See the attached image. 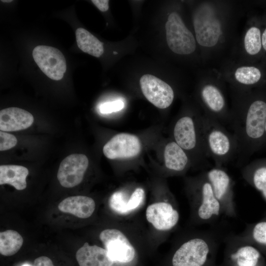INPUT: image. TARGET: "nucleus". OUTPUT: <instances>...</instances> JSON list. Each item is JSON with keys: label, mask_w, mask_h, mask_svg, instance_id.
<instances>
[{"label": "nucleus", "mask_w": 266, "mask_h": 266, "mask_svg": "<svg viewBox=\"0 0 266 266\" xmlns=\"http://www.w3.org/2000/svg\"><path fill=\"white\" fill-rule=\"evenodd\" d=\"M231 113L230 126L237 143L236 164L242 167L264 147L266 122V96L259 95Z\"/></svg>", "instance_id": "1"}, {"label": "nucleus", "mask_w": 266, "mask_h": 266, "mask_svg": "<svg viewBox=\"0 0 266 266\" xmlns=\"http://www.w3.org/2000/svg\"><path fill=\"white\" fill-rule=\"evenodd\" d=\"M200 124L205 153L213 161L214 166L223 167L236 159L237 143L233 133L205 114L200 116Z\"/></svg>", "instance_id": "2"}, {"label": "nucleus", "mask_w": 266, "mask_h": 266, "mask_svg": "<svg viewBox=\"0 0 266 266\" xmlns=\"http://www.w3.org/2000/svg\"><path fill=\"white\" fill-rule=\"evenodd\" d=\"M219 245L217 234L203 231L185 240L174 252L172 266H215Z\"/></svg>", "instance_id": "3"}, {"label": "nucleus", "mask_w": 266, "mask_h": 266, "mask_svg": "<svg viewBox=\"0 0 266 266\" xmlns=\"http://www.w3.org/2000/svg\"><path fill=\"white\" fill-rule=\"evenodd\" d=\"M200 118V115H190L180 117L173 126L172 134L174 141L188 155L191 154L195 162L205 170L210 165L203 144Z\"/></svg>", "instance_id": "4"}, {"label": "nucleus", "mask_w": 266, "mask_h": 266, "mask_svg": "<svg viewBox=\"0 0 266 266\" xmlns=\"http://www.w3.org/2000/svg\"><path fill=\"white\" fill-rule=\"evenodd\" d=\"M191 185L196 220L203 224L217 220L223 214V210L204 172L191 180Z\"/></svg>", "instance_id": "5"}, {"label": "nucleus", "mask_w": 266, "mask_h": 266, "mask_svg": "<svg viewBox=\"0 0 266 266\" xmlns=\"http://www.w3.org/2000/svg\"><path fill=\"white\" fill-rule=\"evenodd\" d=\"M203 171L221 204L223 214L231 217H236L237 212L234 200L233 183L229 173L224 167L216 166Z\"/></svg>", "instance_id": "6"}, {"label": "nucleus", "mask_w": 266, "mask_h": 266, "mask_svg": "<svg viewBox=\"0 0 266 266\" xmlns=\"http://www.w3.org/2000/svg\"><path fill=\"white\" fill-rule=\"evenodd\" d=\"M165 28L167 44L173 52L188 55L195 51V38L177 13L173 12L169 14Z\"/></svg>", "instance_id": "7"}, {"label": "nucleus", "mask_w": 266, "mask_h": 266, "mask_svg": "<svg viewBox=\"0 0 266 266\" xmlns=\"http://www.w3.org/2000/svg\"><path fill=\"white\" fill-rule=\"evenodd\" d=\"M193 24L198 43L201 46L211 47L218 43L222 33L221 23L208 6H202L196 12Z\"/></svg>", "instance_id": "8"}, {"label": "nucleus", "mask_w": 266, "mask_h": 266, "mask_svg": "<svg viewBox=\"0 0 266 266\" xmlns=\"http://www.w3.org/2000/svg\"><path fill=\"white\" fill-rule=\"evenodd\" d=\"M33 56L39 68L49 78L57 81L63 78L66 71V61L59 49L38 45L33 49Z\"/></svg>", "instance_id": "9"}, {"label": "nucleus", "mask_w": 266, "mask_h": 266, "mask_svg": "<svg viewBox=\"0 0 266 266\" xmlns=\"http://www.w3.org/2000/svg\"><path fill=\"white\" fill-rule=\"evenodd\" d=\"M100 238L114 262L128 263L134 259L135 251L133 246L119 230H104L100 233Z\"/></svg>", "instance_id": "10"}, {"label": "nucleus", "mask_w": 266, "mask_h": 266, "mask_svg": "<svg viewBox=\"0 0 266 266\" xmlns=\"http://www.w3.org/2000/svg\"><path fill=\"white\" fill-rule=\"evenodd\" d=\"M226 253L232 266H257L261 256L257 247L239 235L228 238Z\"/></svg>", "instance_id": "11"}, {"label": "nucleus", "mask_w": 266, "mask_h": 266, "mask_svg": "<svg viewBox=\"0 0 266 266\" xmlns=\"http://www.w3.org/2000/svg\"><path fill=\"white\" fill-rule=\"evenodd\" d=\"M141 91L146 99L160 109L168 107L172 103L174 94L167 83L159 78L149 74L140 79Z\"/></svg>", "instance_id": "12"}, {"label": "nucleus", "mask_w": 266, "mask_h": 266, "mask_svg": "<svg viewBox=\"0 0 266 266\" xmlns=\"http://www.w3.org/2000/svg\"><path fill=\"white\" fill-rule=\"evenodd\" d=\"M200 97L206 110L205 114L225 127L230 126L231 113L227 112L224 96L219 88L211 84L204 85Z\"/></svg>", "instance_id": "13"}, {"label": "nucleus", "mask_w": 266, "mask_h": 266, "mask_svg": "<svg viewBox=\"0 0 266 266\" xmlns=\"http://www.w3.org/2000/svg\"><path fill=\"white\" fill-rule=\"evenodd\" d=\"M89 160L82 154H73L65 158L61 163L57 173L60 184L65 188H72L82 181L88 168Z\"/></svg>", "instance_id": "14"}, {"label": "nucleus", "mask_w": 266, "mask_h": 266, "mask_svg": "<svg viewBox=\"0 0 266 266\" xmlns=\"http://www.w3.org/2000/svg\"><path fill=\"white\" fill-rule=\"evenodd\" d=\"M141 144L135 135L120 133L113 136L103 146V153L109 159H128L137 156Z\"/></svg>", "instance_id": "15"}, {"label": "nucleus", "mask_w": 266, "mask_h": 266, "mask_svg": "<svg viewBox=\"0 0 266 266\" xmlns=\"http://www.w3.org/2000/svg\"><path fill=\"white\" fill-rule=\"evenodd\" d=\"M146 217L155 229L168 231L177 225L179 214L170 202L161 201L149 205L146 210Z\"/></svg>", "instance_id": "16"}, {"label": "nucleus", "mask_w": 266, "mask_h": 266, "mask_svg": "<svg viewBox=\"0 0 266 266\" xmlns=\"http://www.w3.org/2000/svg\"><path fill=\"white\" fill-rule=\"evenodd\" d=\"M33 115L17 107L4 108L0 111V130L3 132H14L26 129L33 122Z\"/></svg>", "instance_id": "17"}, {"label": "nucleus", "mask_w": 266, "mask_h": 266, "mask_svg": "<svg viewBox=\"0 0 266 266\" xmlns=\"http://www.w3.org/2000/svg\"><path fill=\"white\" fill-rule=\"evenodd\" d=\"M243 178L258 191L266 201V158L248 163L241 170Z\"/></svg>", "instance_id": "18"}, {"label": "nucleus", "mask_w": 266, "mask_h": 266, "mask_svg": "<svg viewBox=\"0 0 266 266\" xmlns=\"http://www.w3.org/2000/svg\"><path fill=\"white\" fill-rule=\"evenodd\" d=\"M76 259L79 266H112L114 262L105 249L87 242L77 250Z\"/></svg>", "instance_id": "19"}, {"label": "nucleus", "mask_w": 266, "mask_h": 266, "mask_svg": "<svg viewBox=\"0 0 266 266\" xmlns=\"http://www.w3.org/2000/svg\"><path fill=\"white\" fill-rule=\"evenodd\" d=\"M145 192L141 188H136L128 198L122 191L114 193L109 200L110 208L116 212L125 214L137 208L142 203Z\"/></svg>", "instance_id": "20"}, {"label": "nucleus", "mask_w": 266, "mask_h": 266, "mask_svg": "<svg viewBox=\"0 0 266 266\" xmlns=\"http://www.w3.org/2000/svg\"><path fill=\"white\" fill-rule=\"evenodd\" d=\"M95 207L96 204L94 200L84 196L66 198L58 205V208L60 211L84 219L92 215Z\"/></svg>", "instance_id": "21"}, {"label": "nucleus", "mask_w": 266, "mask_h": 266, "mask_svg": "<svg viewBox=\"0 0 266 266\" xmlns=\"http://www.w3.org/2000/svg\"><path fill=\"white\" fill-rule=\"evenodd\" d=\"M164 158L166 168L177 173L185 170L190 163L188 154L174 140L168 142L166 145Z\"/></svg>", "instance_id": "22"}, {"label": "nucleus", "mask_w": 266, "mask_h": 266, "mask_svg": "<svg viewBox=\"0 0 266 266\" xmlns=\"http://www.w3.org/2000/svg\"><path fill=\"white\" fill-rule=\"evenodd\" d=\"M29 174L27 168L18 165L0 166V185L5 184L13 186L18 190L27 187L26 178Z\"/></svg>", "instance_id": "23"}, {"label": "nucleus", "mask_w": 266, "mask_h": 266, "mask_svg": "<svg viewBox=\"0 0 266 266\" xmlns=\"http://www.w3.org/2000/svg\"><path fill=\"white\" fill-rule=\"evenodd\" d=\"M75 35L77 45L83 52L97 58L102 55L103 43L89 32L79 28L76 30Z\"/></svg>", "instance_id": "24"}, {"label": "nucleus", "mask_w": 266, "mask_h": 266, "mask_svg": "<svg viewBox=\"0 0 266 266\" xmlns=\"http://www.w3.org/2000/svg\"><path fill=\"white\" fill-rule=\"evenodd\" d=\"M239 235L256 247L266 250V220L249 225Z\"/></svg>", "instance_id": "25"}, {"label": "nucleus", "mask_w": 266, "mask_h": 266, "mask_svg": "<svg viewBox=\"0 0 266 266\" xmlns=\"http://www.w3.org/2000/svg\"><path fill=\"white\" fill-rule=\"evenodd\" d=\"M23 239L14 230H6L0 233V253L5 256H12L21 248Z\"/></svg>", "instance_id": "26"}, {"label": "nucleus", "mask_w": 266, "mask_h": 266, "mask_svg": "<svg viewBox=\"0 0 266 266\" xmlns=\"http://www.w3.org/2000/svg\"><path fill=\"white\" fill-rule=\"evenodd\" d=\"M236 80L245 85H252L258 83L261 78V72L254 66H243L236 69L234 72Z\"/></svg>", "instance_id": "27"}, {"label": "nucleus", "mask_w": 266, "mask_h": 266, "mask_svg": "<svg viewBox=\"0 0 266 266\" xmlns=\"http://www.w3.org/2000/svg\"><path fill=\"white\" fill-rule=\"evenodd\" d=\"M246 52L251 55L258 54L262 48L261 32L259 28L252 27L247 31L244 39Z\"/></svg>", "instance_id": "28"}, {"label": "nucleus", "mask_w": 266, "mask_h": 266, "mask_svg": "<svg viewBox=\"0 0 266 266\" xmlns=\"http://www.w3.org/2000/svg\"><path fill=\"white\" fill-rule=\"evenodd\" d=\"M124 106V102L121 100H118L100 104L99 106L98 110L101 114H108L119 111Z\"/></svg>", "instance_id": "29"}, {"label": "nucleus", "mask_w": 266, "mask_h": 266, "mask_svg": "<svg viewBox=\"0 0 266 266\" xmlns=\"http://www.w3.org/2000/svg\"><path fill=\"white\" fill-rule=\"evenodd\" d=\"M17 143L16 137L3 131L0 132V150L5 151L14 147Z\"/></svg>", "instance_id": "30"}, {"label": "nucleus", "mask_w": 266, "mask_h": 266, "mask_svg": "<svg viewBox=\"0 0 266 266\" xmlns=\"http://www.w3.org/2000/svg\"><path fill=\"white\" fill-rule=\"evenodd\" d=\"M33 266H54L52 260L47 257L40 256L36 258L33 263Z\"/></svg>", "instance_id": "31"}, {"label": "nucleus", "mask_w": 266, "mask_h": 266, "mask_svg": "<svg viewBox=\"0 0 266 266\" xmlns=\"http://www.w3.org/2000/svg\"><path fill=\"white\" fill-rule=\"evenodd\" d=\"M92 2L100 11H106L109 8V0H93Z\"/></svg>", "instance_id": "32"}, {"label": "nucleus", "mask_w": 266, "mask_h": 266, "mask_svg": "<svg viewBox=\"0 0 266 266\" xmlns=\"http://www.w3.org/2000/svg\"><path fill=\"white\" fill-rule=\"evenodd\" d=\"M262 40V45L263 46L264 49L266 51V28L265 29L264 32L263 33L262 36L261 37Z\"/></svg>", "instance_id": "33"}, {"label": "nucleus", "mask_w": 266, "mask_h": 266, "mask_svg": "<svg viewBox=\"0 0 266 266\" xmlns=\"http://www.w3.org/2000/svg\"><path fill=\"white\" fill-rule=\"evenodd\" d=\"M264 147H266V126H265V137Z\"/></svg>", "instance_id": "34"}, {"label": "nucleus", "mask_w": 266, "mask_h": 266, "mask_svg": "<svg viewBox=\"0 0 266 266\" xmlns=\"http://www.w3.org/2000/svg\"><path fill=\"white\" fill-rule=\"evenodd\" d=\"M1 1L4 2H10L12 1V0H1Z\"/></svg>", "instance_id": "35"}, {"label": "nucleus", "mask_w": 266, "mask_h": 266, "mask_svg": "<svg viewBox=\"0 0 266 266\" xmlns=\"http://www.w3.org/2000/svg\"><path fill=\"white\" fill-rule=\"evenodd\" d=\"M29 266V265H23V266Z\"/></svg>", "instance_id": "36"}]
</instances>
